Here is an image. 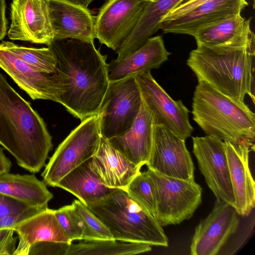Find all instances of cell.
I'll list each match as a JSON object with an SVG mask.
<instances>
[{
  "label": "cell",
  "mask_w": 255,
  "mask_h": 255,
  "mask_svg": "<svg viewBox=\"0 0 255 255\" xmlns=\"http://www.w3.org/2000/svg\"><path fill=\"white\" fill-rule=\"evenodd\" d=\"M47 208L29 207L0 219V229L12 228L25 220Z\"/></svg>",
  "instance_id": "obj_33"
},
{
  "label": "cell",
  "mask_w": 255,
  "mask_h": 255,
  "mask_svg": "<svg viewBox=\"0 0 255 255\" xmlns=\"http://www.w3.org/2000/svg\"><path fill=\"white\" fill-rule=\"evenodd\" d=\"M156 200V219L162 226L189 219L202 201V189L195 180L171 177L148 169Z\"/></svg>",
  "instance_id": "obj_8"
},
{
  "label": "cell",
  "mask_w": 255,
  "mask_h": 255,
  "mask_svg": "<svg viewBox=\"0 0 255 255\" xmlns=\"http://www.w3.org/2000/svg\"><path fill=\"white\" fill-rule=\"evenodd\" d=\"M255 38L251 29L224 44L197 45L187 65L198 81H203L223 95L244 103L246 95L255 102Z\"/></svg>",
  "instance_id": "obj_2"
},
{
  "label": "cell",
  "mask_w": 255,
  "mask_h": 255,
  "mask_svg": "<svg viewBox=\"0 0 255 255\" xmlns=\"http://www.w3.org/2000/svg\"><path fill=\"white\" fill-rule=\"evenodd\" d=\"M148 1L107 0L95 20L96 38L117 50L137 24Z\"/></svg>",
  "instance_id": "obj_12"
},
{
  "label": "cell",
  "mask_w": 255,
  "mask_h": 255,
  "mask_svg": "<svg viewBox=\"0 0 255 255\" xmlns=\"http://www.w3.org/2000/svg\"><path fill=\"white\" fill-rule=\"evenodd\" d=\"M248 5L246 0H208L179 16L164 17L158 28L164 33L193 36L201 27L241 13Z\"/></svg>",
  "instance_id": "obj_16"
},
{
  "label": "cell",
  "mask_w": 255,
  "mask_h": 255,
  "mask_svg": "<svg viewBox=\"0 0 255 255\" xmlns=\"http://www.w3.org/2000/svg\"><path fill=\"white\" fill-rule=\"evenodd\" d=\"M240 217L231 204L216 200L211 213L196 226L190 245L191 255L219 254L239 229Z\"/></svg>",
  "instance_id": "obj_13"
},
{
  "label": "cell",
  "mask_w": 255,
  "mask_h": 255,
  "mask_svg": "<svg viewBox=\"0 0 255 255\" xmlns=\"http://www.w3.org/2000/svg\"><path fill=\"white\" fill-rule=\"evenodd\" d=\"M91 158L64 176L56 187L71 193L87 206L96 203L115 190L107 187L91 167Z\"/></svg>",
  "instance_id": "obj_25"
},
{
  "label": "cell",
  "mask_w": 255,
  "mask_h": 255,
  "mask_svg": "<svg viewBox=\"0 0 255 255\" xmlns=\"http://www.w3.org/2000/svg\"><path fill=\"white\" fill-rule=\"evenodd\" d=\"M10 18L11 40L48 45L54 39L48 0H12Z\"/></svg>",
  "instance_id": "obj_15"
},
{
  "label": "cell",
  "mask_w": 255,
  "mask_h": 255,
  "mask_svg": "<svg viewBox=\"0 0 255 255\" xmlns=\"http://www.w3.org/2000/svg\"><path fill=\"white\" fill-rule=\"evenodd\" d=\"M193 120L206 135L254 148L255 115L245 104L198 81L192 101Z\"/></svg>",
  "instance_id": "obj_4"
},
{
  "label": "cell",
  "mask_w": 255,
  "mask_h": 255,
  "mask_svg": "<svg viewBox=\"0 0 255 255\" xmlns=\"http://www.w3.org/2000/svg\"><path fill=\"white\" fill-rule=\"evenodd\" d=\"M87 206L108 227L116 240L168 246L162 226L125 190L115 189Z\"/></svg>",
  "instance_id": "obj_5"
},
{
  "label": "cell",
  "mask_w": 255,
  "mask_h": 255,
  "mask_svg": "<svg viewBox=\"0 0 255 255\" xmlns=\"http://www.w3.org/2000/svg\"><path fill=\"white\" fill-rule=\"evenodd\" d=\"M55 215L71 243L83 240V221L72 204L54 210Z\"/></svg>",
  "instance_id": "obj_31"
},
{
  "label": "cell",
  "mask_w": 255,
  "mask_h": 255,
  "mask_svg": "<svg viewBox=\"0 0 255 255\" xmlns=\"http://www.w3.org/2000/svg\"><path fill=\"white\" fill-rule=\"evenodd\" d=\"M0 68L35 100L59 103L65 92L62 74L57 68L54 73L37 70L0 44Z\"/></svg>",
  "instance_id": "obj_11"
},
{
  "label": "cell",
  "mask_w": 255,
  "mask_h": 255,
  "mask_svg": "<svg viewBox=\"0 0 255 255\" xmlns=\"http://www.w3.org/2000/svg\"><path fill=\"white\" fill-rule=\"evenodd\" d=\"M253 0V7L255 8V0Z\"/></svg>",
  "instance_id": "obj_40"
},
{
  "label": "cell",
  "mask_w": 255,
  "mask_h": 255,
  "mask_svg": "<svg viewBox=\"0 0 255 255\" xmlns=\"http://www.w3.org/2000/svg\"><path fill=\"white\" fill-rule=\"evenodd\" d=\"M99 115L83 121L59 145L41 174L43 181L56 187L74 169L91 158L100 141Z\"/></svg>",
  "instance_id": "obj_6"
},
{
  "label": "cell",
  "mask_w": 255,
  "mask_h": 255,
  "mask_svg": "<svg viewBox=\"0 0 255 255\" xmlns=\"http://www.w3.org/2000/svg\"><path fill=\"white\" fill-rule=\"evenodd\" d=\"M71 244L41 241L32 245L28 255H67Z\"/></svg>",
  "instance_id": "obj_32"
},
{
  "label": "cell",
  "mask_w": 255,
  "mask_h": 255,
  "mask_svg": "<svg viewBox=\"0 0 255 255\" xmlns=\"http://www.w3.org/2000/svg\"><path fill=\"white\" fill-rule=\"evenodd\" d=\"M192 142L193 153L199 169L216 200L226 202L234 207L226 142L207 135L192 137Z\"/></svg>",
  "instance_id": "obj_10"
},
{
  "label": "cell",
  "mask_w": 255,
  "mask_h": 255,
  "mask_svg": "<svg viewBox=\"0 0 255 255\" xmlns=\"http://www.w3.org/2000/svg\"><path fill=\"white\" fill-rule=\"evenodd\" d=\"M155 124L142 101L136 118L124 133L108 140L110 144L134 164L142 167L151 152Z\"/></svg>",
  "instance_id": "obj_20"
},
{
  "label": "cell",
  "mask_w": 255,
  "mask_h": 255,
  "mask_svg": "<svg viewBox=\"0 0 255 255\" xmlns=\"http://www.w3.org/2000/svg\"><path fill=\"white\" fill-rule=\"evenodd\" d=\"M151 250V245L116 240L84 241L71 244L67 255H132Z\"/></svg>",
  "instance_id": "obj_27"
},
{
  "label": "cell",
  "mask_w": 255,
  "mask_h": 255,
  "mask_svg": "<svg viewBox=\"0 0 255 255\" xmlns=\"http://www.w3.org/2000/svg\"><path fill=\"white\" fill-rule=\"evenodd\" d=\"M207 0H191L182 5L174 7L165 16L174 17L179 16L188 12Z\"/></svg>",
  "instance_id": "obj_36"
},
{
  "label": "cell",
  "mask_w": 255,
  "mask_h": 255,
  "mask_svg": "<svg viewBox=\"0 0 255 255\" xmlns=\"http://www.w3.org/2000/svg\"><path fill=\"white\" fill-rule=\"evenodd\" d=\"M12 166L10 159L3 153V149L0 147V175L9 172Z\"/></svg>",
  "instance_id": "obj_38"
},
{
  "label": "cell",
  "mask_w": 255,
  "mask_h": 255,
  "mask_svg": "<svg viewBox=\"0 0 255 255\" xmlns=\"http://www.w3.org/2000/svg\"><path fill=\"white\" fill-rule=\"evenodd\" d=\"M0 145L20 167L33 173L44 167L53 147L43 119L0 72Z\"/></svg>",
  "instance_id": "obj_3"
},
{
  "label": "cell",
  "mask_w": 255,
  "mask_h": 255,
  "mask_svg": "<svg viewBox=\"0 0 255 255\" xmlns=\"http://www.w3.org/2000/svg\"><path fill=\"white\" fill-rule=\"evenodd\" d=\"M29 207L30 206L0 193V219Z\"/></svg>",
  "instance_id": "obj_35"
},
{
  "label": "cell",
  "mask_w": 255,
  "mask_h": 255,
  "mask_svg": "<svg viewBox=\"0 0 255 255\" xmlns=\"http://www.w3.org/2000/svg\"><path fill=\"white\" fill-rule=\"evenodd\" d=\"M90 164L104 185L125 190L140 172L141 167L130 161L102 136L95 154L91 158Z\"/></svg>",
  "instance_id": "obj_18"
},
{
  "label": "cell",
  "mask_w": 255,
  "mask_h": 255,
  "mask_svg": "<svg viewBox=\"0 0 255 255\" xmlns=\"http://www.w3.org/2000/svg\"><path fill=\"white\" fill-rule=\"evenodd\" d=\"M18 243L13 255H28L30 247L41 241L71 244L58 221L54 210L48 208L25 220L14 228Z\"/></svg>",
  "instance_id": "obj_22"
},
{
  "label": "cell",
  "mask_w": 255,
  "mask_h": 255,
  "mask_svg": "<svg viewBox=\"0 0 255 255\" xmlns=\"http://www.w3.org/2000/svg\"><path fill=\"white\" fill-rule=\"evenodd\" d=\"M181 0L148 1L137 24L128 38L117 50V60L122 59L141 46L159 29L161 20Z\"/></svg>",
  "instance_id": "obj_23"
},
{
  "label": "cell",
  "mask_w": 255,
  "mask_h": 255,
  "mask_svg": "<svg viewBox=\"0 0 255 255\" xmlns=\"http://www.w3.org/2000/svg\"><path fill=\"white\" fill-rule=\"evenodd\" d=\"M6 4L5 0H0V40L5 36L7 29V20L5 17Z\"/></svg>",
  "instance_id": "obj_37"
},
{
  "label": "cell",
  "mask_w": 255,
  "mask_h": 255,
  "mask_svg": "<svg viewBox=\"0 0 255 255\" xmlns=\"http://www.w3.org/2000/svg\"><path fill=\"white\" fill-rule=\"evenodd\" d=\"M63 1L81 6L84 8H87L88 5L93 0H60Z\"/></svg>",
  "instance_id": "obj_39"
},
{
  "label": "cell",
  "mask_w": 255,
  "mask_h": 255,
  "mask_svg": "<svg viewBox=\"0 0 255 255\" xmlns=\"http://www.w3.org/2000/svg\"><path fill=\"white\" fill-rule=\"evenodd\" d=\"M142 99L135 76L110 81L101 104V135L109 139L128 130L138 113Z\"/></svg>",
  "instance_id": "obj_7"
},
{
  "label": "cell",
  "mask_w": 255,
  "mask_h": 255,
  "mask_svg": "<svg viewBox=\"0 0 255 255\" xmlns=\"http://www.w3.org/2000/svg\"><path fill=\"white\" fill-rule=\"evenodd\" d=\"M12 228L0 229V255H13L18 237L13 236Z\"/></svg>",
  "instance_id": "obj_34"
},
{
  "label": "cell",
  "mask_w": 255,
  "mask_h": 255,
  "mask_svg": "<svg viewBox=\"0 0 255 255\" xmlns=\"http://www.w3.org/2000/svg\"><path fill=\"white\" fill-rule=\"evenodd\" d=\"M72 204L82 219L85 232L83 241L115 240L108 227L79 200Z\"/></svg>",
  "instance_id": "obj_30"
},
{
  "label": "cell",
  "mask_w": 255,
  "mask_h": 255,
  "mask_svg": "<svg viewBox=\"0 0 255 255\" xmlns=\"http://www.w3.org/2000/svg\"><path fill=\"white\" fill-rule=\"evenodd\" d=\"M225 142L234 207L241 216L248 217L255 205V183L249 165L251 147L245 143Z\"/></svg>",
  "instance_id": "obj_19"
},
{
  "label": "cell",
  "mask_w": 255,
  "mask_h": 255,
  "mask_svg": "<svg viewBox=\"0 0 255 255\" xmlns=\"http://www.w3.org/2000/svg\"><path fill=\"white\" fill-rule=\"evenodd\" d=\"M126 191L133 200L156 219L155 192L152 180L147 170L140 172L129 183Z\"/></svg>",
  "instance_id": "obj_29"
},
{
  "label": "cell",
  "mask_w": 255,
  "mask_h": 255,
  "mask_svg": "<svg viewBox=\"0 0 255 255\" xmlns=\"http://www.w3.org/2000/svg\"><path fill=\"white\" fill-rule=\"evenodd\" d=\"M251 18L241 13L215 22L199 29L194 34L197 45L212 46L228 42L251 29Z\"/></svg>",
  "instance_id": "obj_26"
},
{
  "label": "cell",
  "mask_w": 255,
  "mask_h": 255,
  "mask_svg": "<svg viewBox=\"0 0 255 255\" xmlns=\"http://www.w3.org/2000/svg\"><path fill=\"white\" fill-rule=\"evenodd\" d=\"M54 39H77L94 43L95 18L87 8L60 0H48Z\"/></svg>",
  "instance_id": "obj_17"
},
{
  "label": "cell",
  "mask_w": 255,
  "mask_h": 255,
  "mask_svg": "<svg viewBox=\"0 0 255 255\" xmlns=\"http://www.w3.org/2000/svg\"><path fill=\"white\" fill-rule=\"evenodd\" d=\"M47 46L63 76L59 103L81 121L97 115L110 82L107 56L94 43L77 39H53Z\"/></svg>",
  "instance_id": "obj_1"
},
{
  "label": "cell",
  "mask_w": 255,
  "mask_h": 255,
  "mask_svg": "<svg viewBox=\"0 0 255 255\" xmlns=\"http://www.w3.org/2000/svg\"><path fill=\"white\" fill-rule=\"evenodd\" d=\"M148 1H151V2H153V1H154L155 0H146Z\"/></svg>",
  "instance_id": "obj_41"
},
{
  "label": "cell",
  "mask_w": 255,
  "mask_h": 255,
  "mask_svg": "<svg viewBox=\"0 0 255 255\" xmlns=\"http://www.w3.org/2000/svg\"><path fill=\"white\" fill-rule=\"evenodd\" d=\"M0 193L28 206L47 208L53 195L34 174L7 172L0 175Z\"/></svg>",
  "instance_id": "obj_24"
},
{
  "label": "cell",
  "mask_w": 255,
  "mask_h": 255,
  "mask_svg": "<svg viewBox=\"0 0 255 255\" xmlns=\"http://www.w3.org/2000/svg\"><path fill=\"white\" fill-rule=\"evenodd\" d=\"M141 99L155 126H162L185 140L193 131L189 110L181 100L175 101L152 77L150 71L135 75Z\"/></svg>",
  "instance_id": "obj_9"
},
{
  "label": "cell",
  "mask_w": 255,
  "mask_h": 255,
  "mask_svg": "<svg viewBox=\"0 0 255 255\" xmlns=\"http://www.w3.org/2000/svg\"><path fill=\"white\" fill-rule=\"evenodd\" d=\"M171 53L166 49L162 37H149L139 48L120 60L108 64L110 81H117L159 68Z\"/></svg>",
  "instance_id": "obj_21"
},
{
  "label": "cell",
  "mask_w": 255,
  "mask_h": 255,
  "mask_svg": "<svg viewBox=\"0 0 255 255\" xmlns=\"http://www.w3.org/2000/svg\"><path fill=\"white\" fill-rule=\"evenodd\" d=\"M1 44L25 63L38 71L54 73L57 70V60L48 47H27L9 41H3Z\"/></svg>",
  "instance_id": "obj_28"
},
{
  "label": "cell",
  "mask_w": 255,
  "mask_h": 255,
  "mask_svg": "<svg viewBox=\"0 0 255 255\" xmlns=\"http://www.w3.org/2000/svg\"><path fill=\"white\" fill-rule=\"evenodd\" d=\"M146 165L167 176L194 180V166L185 140L162 126H155L152 146Z\"/></svg>",
  "instance_id": "obj_14"
}]
</instances>
